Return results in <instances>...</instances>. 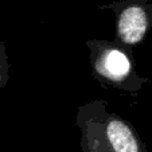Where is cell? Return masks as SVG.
<instances>
[{
  "label": "cell",
  "instance_id": "6da1fadb",
  "mask_svg": "<svg viewBox=\"0 0 152 152\" xmlns=\"http://www.w3.org/2000/svg\"><path fill=\"white\" fill-rule=\"evenodd\" d=\"M75 124L81 131L82 152H147L135 126L108 109L104 100L81 105Z\"/></svg>",
  "mask_w": 152,
  "mask_h": 152
},
{
  "label": "cell",
  "instance_id": "7a4b0ae2",
  "mask_svg": "<svg viewBox=\"0 0 152 152\" xmlns=\"http://www.w3.org/2000/svg\"><path fill=\"white\" fill-rule=\"evenodd\" d=\"M86 47L93 75L104 88L137 93L149 81L136 72L132 49L105 39L86 40Z\"/></svg>",
  "mask_w": 152,
  "mask_h": 152
},
{
  "label": "cell",
  "instance_id": "3957f363",
  "mask_svg": "<svg viewBox=\"0 0 152 152\" xmlns=\"http://www.w3.org/2000/svg\"><path fill=\"white\" fill-rule=\"evenodd\" d=\"M98 8L113 11L116 18L115 42L128 49L140 45L152 28V1L149 0H116Z\"/></svg>",
  "mask_w": 152,
  "mask_h": 152
},
{
  "label": "cell",
  "instance_id": "277c9868",
  "mask_svg": "<svg viewBox=\"0 0 152 152\" xmlns=\"http://www.w3.org/2000/svg\"><path fill=\"white\" fill-rule=\"evenodd\" d=\"M10 81V62L8 54L6 50V45L0 40V89L6 88Z\"/></svg>",
  "mask_w": 152,
  "mask_h": 152
}]
</instances>
